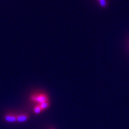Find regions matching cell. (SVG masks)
Masks as SVG:
<instances>
[{
    "instance_id": "obj_1",
    "label": "cell",
    "mask_w": 129,
    "mask_h": 129,
    "mask_svg": "<svg viewBox=\"0 0 129 129\" xmlns=\"http://www.w3.org/2000/svg\"><path fill=\"white\" fill-rule=\"evenodd\" d=\"M49 95L44 92H37L31 94L30 100L31 102H34L36 104H41L44 102H49Z\"/></svg>"
},
{
    "instance_id": "obj_2",
    "label": "cell",
    "mask_w": 129,
    "mask_h": 129,
    "mask_svg": "<svg viewBox=\"0 0 129 129\" xmlns=\"http://www.w3.org/2000/svg\"><path fill=\"white\" fill-rule=\"evenodd\" d=\"M30 119V115L26 113H21L17 114V122H24Z\"/></svg>"
},
{
    "instance_id": "obj_3",
    "label": "cell",
    "mask_w": 129,
    "mask_h": 129,
    "mask_svg": "<svg viewBox=\"0 0 129 129\" xmlns=\"http://www.w3.org/2000/svg\"><path fill=\"white\" fill-rule=\"evenodd\" d=\"M5 121L8 122H17V114L15 113H7L4 117Z\"/></svg>"
},
{
    "instance_id": "obj_4",
    "label": "cell",
    "mask_w": 129,
    "mask_h": 129,
    "mask_svg": "<svg viewBox=\"0 0 129 129\" xmlns=\"http://www.w3.org/2000/svg\"><path fill=\"white\" fill-rule=\"evenodd\" d=\"M39 105L41 108H42V111H45L49 107V106H50V102H49H49H44V103L39 104Z\"/></svg>"
},
{
    "instance_id": "obj_5",
    "label": "cell",
    "mask_w": 129,
    "mask_h": 129,
    "mask_svg": "<svg viewBox=\"0 0 129 129\" xmlns=\"http://www.w3.org/2000/svg\"><path fill=\"white\" fill-rule=\"evenodd\" d=\"M43 111L40 107L39 104H36L34 107V113L35 114H40Z\"/></svg>"
},
{
    "instance_id": "obj_6",
    "label": "cell",
    "mask_w": 129,
    "mask_h": 129,
    "mask_svg": "<svg viewBox=\"0 0 129 129\" xmlns=\"http://www.w3.org/2000/svg\"><path fill=\"white\" fill-rule=\"evenodd\" d=\"M99 3H100V5L102 7H106L107 6V3L106 0H98Z\"/></svg>"
},
{
    "instance_id": "obj_7",
    "label": "cell",
    "mask_w": 129,
    "mask_h": 129,
    "mask_svg": "<svg viewBox=\"0 0 129 129\" xmlns=\"http://www.w3.org/2000/svg\"><path fill=\"white\" fill-rule=\"evenodd\" d=\"M50 129H53V128H50Z\"/></svg>"
}]
</instances>
